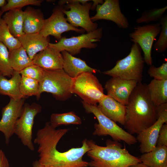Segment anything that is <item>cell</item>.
Segmentation results:
<instances>
[{
  "mask_svg": "<svg viewBox=\"0 0 167 167\" xmlns=\"http://www.w3.org/2000/svg\"><path fill=\"white\" fill-rule=\"evenodd\" d=\"M69 130L67 128L56 129L49 122L37 131L34 142L38 146V161L42 167L88 166V162L83 160L90 149L87 139L83 141L81 147L72 148L63 152L57 150L58 142Z\"/></svg>",
  "mask_w": 167,
  "mask_h": 167,
  "instance_id": "cell-1",
  "label": "cell"
},
{
  "mask_svg": "<svg viewBox=\"0 0 167 167\" xmlns=\"http://www.w3.org/2000/svg\"><path fill=\"white\" fill-rule=\"evenodd\" d=\"M147 84L139 82L131 92L127 104L124 125L127 132L138 134L157 119L155 108L151 100Z\"/></svg>",
  "mask_w": 167,
  "mask_h": 167,
  "instance_id": "cell-2",
  "label": "cell"
},
{
  "mask_svg": "<svg viewBox=\"0 0 167 167\" xmlns=\"http://www.w3.org/2000/svg\"><path fill=\"white\" fill-rule=\"evenodd\" d=\"M87 143L90 149L86 153L90 159V167H129L141 162L118 142L107 140L105 146L98 145L92 140L87 139Z\"/></svg>",
  "mask_w": 167,
  "mask_h": 167,
  "instance_id": "cell-3",
  "label": "cell"
},
{
  "mask_svg": "<svg viewBox=\"0 0 167 167\" xmlns=\"http://www.w3.org/2000/svg\"><path fill=\"white\" fill-rule=\"evenodd\" d=\"M141 50L137 44L133 43L126 57L117 60L112 68L103 73L112 77L141 82L145 63Z\"/></svg>",
  "mask_w": 167,
  "mask_h": 167,
  "instance_id": "cell-4",
  "label": "cell"
},
{
  "mask_svg": "<svg viewBox=\"0 0 167 167\" xmlns=\"http://www.w3.org/2000/svg\"><path fill=\"white\" fill-rule=\"evenodd\" d=\"M43 78L40 83L39 92L36 97L37 100L44 92L51 93L57 99L61 101H65L71 96L73 78L63 69H43Z\"/></svg>",
  "mask_w": 167,
  "mask_h": 167,
  "instance_id": "cell-5",
  "label": "cell"
},
{
  "mask_svg": "<svg viewBox=\"0 0 167 167\" xmlns=\"http://www.w3.org/2000/svg\"><path fill=\"white\" fill-rule=\"evenodd\" d=\"M82 102L86 112L92 113L98 120V123H95L94 125L93 135L99 136L109 135L114 141L118 142L122 141L129 145L137 142L135 137L105 116L100 110L97 105L89 104L83 101Z\"/></svg>",
  "mask_w": 167,
  "mask_h": 167,
  "instance_id": "cell-6",
  "label": "cell"
},
{
  "mask_svg": "<svg viewBox=\"0 0 167 167\" xmlns=\"http://www.w3.org/2000/svg\"><path fill=\"white\" fill-rule=\"evenodd\" d=\"M89 0H61L59 6H63V11L67 22L74 27H80L87 33L97 29L98 25L92 22L89 15L92 2Z\"/></svg>",
  "mask_w": 167,
  "mask_h": 167,
  "instance_id": "cell-7",
  "label": "cell"
},
{
  "mask_svg": "<svg viewBox=\"0 0 167 167\" xmlns=\"http://www.w3.org/2000/svg\"><path fill=\"white\" fill-rule=\"evenodd\" d=\"M103 90L102 85L92 73L84 72L73 79L72 93L78 95L86 103L97 105L105 95Z\"/></svg>",
  "mask_w": 167,
  "mask_h": 167,
  "instance_id": "cell-8",
  "label": "cell"
},
{
  "mask_svg": "<svg viewBox=\"0 0 167 167\" xmlns=\"http://www.w3.org/2000/svg\"><path fill=\"white\" fill-rule=\"evenodd\" d=\"M103 28H100L86 34L70 38L62 37L58 42L49 43V46L61 52L66 51L71 55L79 54L82 48L95 49L97 46L94 42L100 41L103 35Z\"/></svg>",
  "mask_w": 167,
  "mask_h": 167,
  "instance_id": "cell-9",
  "label": "cell"
},
{
  "mask_svg": "<svg viewBox=\"0 0 167 167\" xmlns=\"http://www.w3.org/2000/svg\"><path fill=\"white\" fill-rule=\"evenodd\" d=\"M41 109V106L36 103L31 104L25 103L15 126L14 133L17 135L23 144L32 151L35 149L32 142L34 119Z\"/></svg>",
  "mask_w": 167,
  "mask_h": 167,
  "instance_id": "cell-10",
  "label": "cell"
},
{
  "mask_svg": "<svg viewBox=\"0 0 167 167\" xmlns=\"http://www.w3.org/2000/svg\"><path fill=\"white\" fill-rule=\"evenodd\" d=\"M160 22L148 24L134 27L133 31L129 34L131 41L137 44L143 53V58L147 65H152V47L154 40L161 30Z\"/></svg>",
  "mask_w": 167,
  "mask_h": 167,
  "instance_id": "cell-11",
  "label": "cell"
},
{
  "mask_svg": "<svg viewBox=\"0 0 167 167\" xmlns=\"http://www.w3.org/2000/svg\"><path fill=\"white\" fill-rule=\"evenodd\" d=\"M63 6H57L53 9L51 15L45 19L43 28L39 33L47 37L50 35L54 36L58 40L62 38V34L66 32L75 31L83 33L85 31L73 26L66 20L63 12Z\"/></svg>",
  "mask_w": 167,
  "mask_h": 167,
  "instance_id": "cell-12",
  "label": "cell"
},
{
  "mask_svg": "<svg viewBox=\"0 0 167 167\" xmlns=\"http://www.w3.org/2000/svg\"><path fill=\"white\" fill-rule=\"evenodd\" d=\"M25 98L15 100L10 98L8 103L2 110V118L0 120V131L4 135L6 144L14 134L15 125L20 117Z\"/></svg>",
  "mask_w": 167,
  "mask_h": 167,
  "instance_id": "cell-13",
  "label": "cell"
},
{
  "mask_svg": "<svg viewBox=\"0 0 167 167\" xmlns=\"http://www.w3.org/2000/svg\"><path fill=\"white\" fill-rule=\"evenodd\" d=\"M96 10V14L91 17L93 22L106 20L113 22L121 28L129 26L127 18L121 12L119 0H105L102 4L97 5Z\"/></svg>",
  "mask_w": 167,
  "mask_h": 167,
  "instance_id": "cell-14",
  "label": "cell"
},
{
  "mask_svg": "<svg viewBox=\"0 0 167 167\" xmlns=\"http://www.w3.org/2000/svg\"><path fill=\"white\" fill-rule=\"evenodd\" d=\"M138 83L135 80L112 77L106 82L105 88L107 91V95L126 106Z\"/></svg>",
  "mask_w": 167,
  "mask_h": 167,
  "instance_id": "cell-15",
  "label": "cell"
},
{
  "mask_svg": "<svg viewBox=\"0 0 167 167\" xmlns=\"http://www.w3.org/2000/svg\"><path fill=\"white\" fill-rule=\"evenodd\" d=\"M33 64L43 69H63V58L61 53L48 46L36 54L32 59Z\"/></svg>",
  "mask_w": 167,
  "mask_h": 167,
  "instance_id": "cell-16",
  "label": "cell"
},
{
  "mask_svg": "<svg viewBox=\"0 0 167 167\" xmlns=\"http://www.w3.org/2000/svg\"><path fill=\"white\" fill-rule=\"evenodd\" d=\"M167 122L159 118L152 125L138 134L136 138L140 143L139 150L142 153L150 152L156 147V142L160 129Z\"/></svg>",
  "mask_w": 167,
  "mask_h": 167,
  "instance_id": "cell-17",
  "label": "cell"
},
{
  "mask_svg": "<svg viewBox=\"0 0 167 167\" xmlns=\"http://www.w3.org/2000/svg\"><path fill=\"white\" fill-rule=\"evenodd\" d=\"M97 106L106 117L124 126L126 114V106L105 95L99 102Z\"/></svg>",
  "mask_w": 167,
  "mask_h": 167,
  "instance_id": "cell-18",
  "label": "cell"
},
{
  "mask_svg": "<svg viewBox=\"0 0 167 167\" xmlns=\"http://www.w3.org/2000/svg\"><path fill=\"white\" fill-rule=\"evenodd\" d=\"M63 58V69L71 77L75 78L85 72L95 73L100 71L89 66L85 62L73 56L67 52H61Z\"/></svg>",
  "mask_w": 167,
  "mask_h": 167,
  "instance_id": "cell-19",
  "label": "cell"
},
{
  "mask_svg": "<svg viewBox=\"0 0 167 167\" xmlns=\"http://www.w3.org/2000/svg\"><path fill=\"white\" fill-rule=\"evenodd\" d=\"M17 38L32 60L36 54L48 47L49 43V36L45 37L39 33L25 34Z\"/></svg>",
  "mask_w": 167,
  "mask_h": 167,
  "instance_id": "cell-20",
  "label": "cell"
},
{
  "mask_svg": "<svg viewBox=\"0 0 167 167\" xmlns=\"http://www.w3.org/2000/svg\"><path fill=\"white\" fill-rule=\"evenodd\" d=\"M45 20L40 10L28 7L24 11V32L26 34L39 33L43 28Z\"/></svg>",
  "mask_w": 167,
  "mask_h": 167,
  "instance_id": "cell-21",
  "label": "cell"
},
{
  "mask_svg": "<svg viewBox=\"0 0 167 167\" xmlns=\"http://www.w3.org/2000/svg\"><path fill=\"white\" fill-rule=\"evenodd\" d=\"M5 77L0 72V94L7 96L15 100L25 98L20 91L21 76L19 72L14 71L10 79Z\"/></svg>",
  "mask_w": 167,
  "mask_h": 167,
  "instance_id": "cell-22",
  "label": "cell"
},
{
  "mask_svg": "<svg viewBox=\"0 0 167 167\" xmlns=\"http://www.w3.org/2000/svg\"><path fill=\"white\" fill-rule=\"evenodd\" d=\"M139 158L141 163L149 167H167V146H156Z\"/></svg>",
  "mask_w": 167,
  "mask_h": 167,
  "instance_id": "cell-23",
  "label": "cell"
},
{
  "mask_svg": "<svg viewBox=\"0 0 167 167\" xmlns=\"http://www.w3.org/2000/svg\"><path fill=\"white\" fill-rule=\"evenodd\" d=\"M24 11L16 9L7 11L2 18L11 34L18 38L25 34L23 32Z\"/></svg>",
  "mask_w": 167,
  "mask_h": 167,
  "instance_id": "cell-24",
  "label": "cell"
},
{
  "mask_svg": "<svg viewBox=\"0 0 167 167\" xmlns=\"http://www.w3.org/2000/svg\"><path fill=\"white\" fill-rule=\"evenodd\" d=\"M147 86L150 99L155 106L167 103V79H153Z\"/></svg>",
  "mask_w": 167,
  "mask_h": 167,
  "instance_id": "cell-25",
  "label": "cell"
},
{
  "mask_svg": "<svg viewBox=\"0 0 167 167\" xmlns=\"http://www.w3.org/2000/svg\"><path fill=\"white\" fill-rule=\"evenodd\" d=\"M9 52L10 65L14 71L20 72L26 67L33 64L32 60L22 46Z\"/></svg>",
  "mask_w": 167,
  "mask_h": 167,
  "instance_id": "cell-26",
  "label": "cell"
},
{
  "mask_svg": "<svg viewBox=\"0 0 167 167\" xmlns=\"http://www.w3.org/2000/svg\"><path fill=\"white\" fill-rule=\"evenodd\" d=\"M51 126L56 128L61 125H80L82 120L73 111L61 113H53L49 122Z\"/></svg>",
  "mask_w": 167,
  "mask_h": 167,
  "instance_id": "cell-27",
  "label": "cell"
},
{
  "mask_svg": "<svg viewBox=\"0 0 167 167\" xmlns=\"http://www.w3.org/2000/svg\"><path fill=\"white\" fill-rule=\"evenodd\" d=\"M0 42L7 48L9 52L22 46L18 39L11 34L2 18L0 19Z\"/></svg>",
  "mask_w": 167,
  "mask_h": 167,
  "instance_id": "cell-28",
  "label": "cell"
},
{
  "mask_svg": "<svg viewBox=\"0 0 167 167\" xmlns=\"http://www.w3.org/2000/svg\"><path fill=\"white\" fill-rule=\"evenodd\" d=\"M40 83L38 81L21 76L19 89L21 94L25 98L35 96H38Z\"/></svg>",
  "mask_w": 167,
  "mask_h": 167,
  "instance_id": "cell-29",
  "label": "cell"
},
{
  "mask_svg": "<svg viewBox=\"0 0 167 167\" xmlns=\"http://www.w3.org/2000/svg\"><path fill=\"white\" fill-rule=\"evenodd\" d=\"M167 9V6H166L161 8H155L144 11L140 17L136 20L135 22L138 24H148L151 22L160 20Z\"/></svg>",
  "mask_w": 167,
  "mask_h": 167,
  "instance_id": "cell-30",
  "label": "cell"
},
{
  "mask_svg": "<svg viewBox=\"0 0 167 167\" xmlns=\"http://www.w3.org/2000/svg\"><path fill=\"white\" fill-rule=\"evenodd\" d=\"M9 53L7 48L0 42V72L5 76L11 77L14 70L10 65Z\"/></svg>",
  "mask_w": 167,
  "mask_h": 167,
  "instance_id": "cell-31",
  "label": "cell"
},
{
  "mask_svg": "<svg viewBox=\"0 0 167 167\" xmlns=\"http://www.w3.org/2000/svg\"><path fill=\"white\" fill-rule=\"evenodd\" d=\"M161 28L157 41L154 45L155 50L159 53L165 52L167 48V16H163L160 19Z\"/></svg>",
  "mask_w": 167,
  "mask_h": 167,
  "instance_id": "cell-32",
  "label": "cell"
},
{
  "mask_svg": "<svg viewBox=\"0 0 167 167\" xmlns=\"http://www.w3.org/2000/svg\"><path fill=\"white\" fill-rule=\"evenodd\" d=\"M42 0H8L6 4L2 7L3 13L9 11L16 9H21L26 6L32 5L39 6L43 2Z\"/></svg>",
  "mask_w": 167,
  "mask_h": 167,
  "instance_id": "cell-33",
  "label": "cell"
},
{
  "mask_svg": "<svg viewBox=\"0 0 167 167\" xmlns=\"http://www.w3.org/2000/svg\"><path fill=\"white\" fill-rule=\"evenodd\" d=\"M21 76L29 78L41 82L43 77V69L36 65L29 66L19 72Z\"/></svg>",
  "mask_w": 167,
  "mask_h": 167,
  "instance_id": "cell-34",
  "label": "cell"
},
{
  "mask_svg": "<svg viewBox=\"0 0 167 167\" xmlns=\"http://www.w3.org/2000/svg\"><path fill=\"white\" fill-rule=\"evenodd\" d=\"M148 74L154 79L157 80L167 79V62L163 63L159 67L150 66L148 71Z\"/></svg>",
  "mask_w": 167,
  "mask_h": 167,
  "instance_id": "cell-35",
  "label": "cell"
},
{
  "mask_svg": "<svg viewBox=\"0 0 167 167\" xmlns=\"http://www.w3.org/2000/svg\"><path fill=\"white\" fill-rule=\"evenodd\" d=\"M167 146V124L161 126L156 142V146Z\"/></svg>",
  "mask_w": 167,
  "mask_h": 167,
  "instance_id": "cell-36",
  "label": "cell"
},
{
  "mask_svg": "<svg viewBox=\"0 0 167 167\" xmlns=\"http://www.w3.org/2000/svg\"><path fill=\"white\" fill-rule=\"evenodd\" d=\"M155 110L157 119L161 118L167 121V103L156 106Z\"/></svg>",
  "mask_w": 167,
  "mask_h": 167,
  "instance_id": "cell-37",
  "label": "cell"
},
{
  "mask_svg": "<svg viewBox=\"0 0 167 167\" xmlns=\"http://www.w3.org/2000/svg\"><path fill=\"white\" fill-rule=\"evenodd\" d=\"M0 167H10L9 161L2 149L0 150Z\"/></svg>",
  "mask_w": 167,
  "mask_h": 167,
  "instance_id": "cell-38",
  "label": "cell"
},
{
  "mask_svg": "<svg viewBox=\"0 0 167 167\" xmlns=\"http://www.w3.org/2000/svg\"><path fill=\"white\" fill-rule=\"evenodd\" d=\"M93 3H92V6L91 10H94L96 7V6L98 5L102 4L104 1L102 0H92Z\"/></svg>",
  "mask_w": 167,
  "mask_h": 167,
  "instance_id": "cell-39",
  "label": "cell"
},
{
  "mask_svg": "<svg viewBox=\"0 0 167 167\" xmlns=\"http://www.w3.org/2000/svg\"><path fill=\"white\" fill-rule=\"evenodd\" d=\"M129 167H149L141 162L130 166Z\"/></svg>",
  "mask_w": 167,
  "mask_h": 167,
  "instance_id": "cell-40",
  "label": "cell"
},
{
  "mask_svg": "<svg viewBox=\"0 0 167 167\" xmlns=\"http://www.w3.org/2000/svg\"><path fill=\"white\" fill-rule=\"evenodd\" d=\"M32 166V167H42L37 160L33 162Z\"/></svg>",
  "mask_w": 167,
  "mask_h": 167,
  "instance_id": "cell-41",
  "label": "cell"
},
{
  "mask_svg": "<svg viewBox=\"0 0 167 167\" xmlns=\"http://www.w3.org/2000/svg\"><path fill=\"white\" fill-rule=\"evenodd\" d=\"M6 1L5 0H0V7H2L6 3Z\"/></svg>",
  "mask_w": 167,
  "mask_h": 167,
  "instance_id": "cell-42",
  "label": "cell"
},
{
  "mask_svg": "<svg viewBox=\"0 0 167 167\" xmlns=\"http://www.w3.org/2000/svg\"><path fill=\"white\" fill-rule=\"evenodd\" d=\"M3 13L2 12L1 10H0V19L1 18V16Z\"/></svg>",
  "mask_w": 167,
  "mask_h": 167,
  "instance_id": "cell-43",
  "label": "cell"
}]
</instances>
